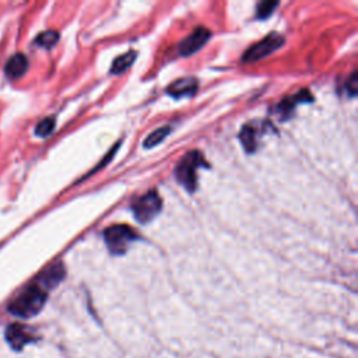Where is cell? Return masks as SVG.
<instances>
[{
	"label": "cell",
	"mask_w": 358,
	"mask_h": 358,
	"mask_svg": "<svg viewBox=\"0 0 358 358\" xmlns=\"http://www.w3.org/2000/svg\"><path fill=\"white\" fill-rule=\"evenodd\" d=\"M59 32L55 31V29H48V31H43L41 32L36 38H35V45L39 46V48H45V49H50L53 48L57 41H59Z\"/></svg>",
	"instance_id": "13"
},
{
	"label": "cell",
	"mask_w": 358,
	"mask_h": 358,
	"mask_svg": "<svg viewBox=\"0 0 358 358\" xmlns=\"http://www.w3.org/2000/svg\"><path fill=\"white\" fill-rule=\"evenodd\" d=\"M278 6V3L277 1H262V3H259L257 4V8H256V14H257V17L259 18H267L271 13H273V10L275 8Z\"/></svg>",
	"instance_id": "16"
},
{
	"label": "cell",
	"mask_w": 358,
	"mask_h": 358,
	"mask_svg": "<svg viewBox=\"0 0 358 358\" xmlns=\"http://www.w3.org/2000/svg\"><path fill=\"white\" fill-rule=\"evenodd\" d=\"M136 55H137L136 52L130 50V52H126V53L117 56V57L113 60V63H112L110 73H112V74H120V73L126 71V70L133 64V62L136 60Z\"/></svg>",
	"instance_id": "11"
},
{
	"label": "cell",
	"mask_w": 358,
	"mask_h": 358,
	"mask_svg": "<svg viewBox=\"0 0 358 358\" xmlns=\"http://www.w3.org/2000/svg\"><path fill=\"white\" fill-rule=\"evenodd\" d=\"M103 239L110 253L123 255L130 243L137 239V234L129 225L117 224L105 229Z\"/></svg>",
	"instance_id": "3"
},
{
	"label": "cell",
	"mask_w": 358,
	"mask_h": 358,
	"mask_svg": "<svg viewBox=\"0 0 358 358\" xmlns=\"http://www.w3.org/2000/svg\"><path fill=\"white\" fill-rule=\"evenodd\" d=\"M211 38V31L206 27H197L192 34H189L180 43H179V53L182 56H189L199 49H201L208 39Z\"/></svg>",
	"instance_id": "8"
},
{
	"label": "cell",
	"mask_w": 358,
	"mask_h": 358,
	"mask_svg": "<svg viewBox=\"0 0 358 358\" xmlns=\"http://www.w3.org/2000/svg\"><path fill=\"white\" fill-rule=\"evenodd\" d=\"M46 299L48 291L41 288L36 282H32L8 303V312L17 317L28 319L42 310Z\"/></svg>",
	"instance_id": "1"
},
{
	"label": "cell",
	"mask_w": 358,
	"mask_h": 358,
	"mask_svg": "<svg viewBox=\"0 0 358 358\" xmlns=\"http://www.w3.org/2000/svg\"><path fill=\"white\" fill-rule=\"evenodd\" d=\"M199 87V83L193 77H183L173 83H171L166 87V92L173 98H183L193 95Z\"/></svg>",
	"instance_id": "9"
},
{
	"label": "cell",
	"mask_w": 358,
	"mask_h": 358,
	"mask_svg": "<svg viewBox=\"0 0 358 358\" xmlns=\"http://www.w3.org/2000/svg\"><path fill=\"white\" fill-rule=\"evenodd\" d=\"M162 208V200L155 189L136 199L131 204L133 214L138 222L147 224L154 220Z\"/></svg>",
	"instance_id": "4"
},
{
	"label": "cell",
	"mask_w": 358,
	"mask_h": 358,
	"mask_svg": "<svg viewBox=\"0 0 358 358\" xmlns=\"http://www.w3.org/2000/svg\"><path fill=\"white\" fill-rule=\"evenodd\" d=\"M358 78H357V73L354 71L352 74H351V77L348 78V83H347V91H348V94L351 95V96H354L355 94H357V90H358Z\"/></svg>",
	"instance_id": "17"
},
{
	"label": "cell",
	"mask_w": 358,
	"mask_h": 358,
	"mask_svg": "<svg viewBox=\"0 0 358 358\" xmlns=\"http://www.w3.org/2000/svg\"><path fill=\"white\" fill-rule=\"evenodd\" d=\"M239 140H241L245 151H248V152H253L257 147V144H256V131L249 124L242 127V130L239 133Z\"/></svg>",
	"instance_id": "12"
},
{
	"label": "cell",
	"mask_w": 358,
	"mask_h": 358,
	"mask_svg": "<svg viewBox=\"0 0 358 358\" xmlns=\"http://www.w3.org/2000/svg\"><path fill=\"white\" fill-rule=\"evenodd\" d=\"M284 43V36L278 32H271L267 36H264L262 41H259L257 43L252 45L242 56V60L246 63H252V62H257L268 55H271L273 52H275L278 48H281Z\"/></svg>",
	"instance_id": "5"
},
{
	"label": "cell",
	"mask_w": 358,
	"mask_h": 358,
	"mask_svg": "<svg viewBox=\"0 0 358 358\" xmlns=\"http://www.w3.org/2000/svg\"><path fill=\"white\" fill-rule=\"evenodd\" d=\"M28 64H29V62H28V59H27V56L24 53H21V52L14 53L6 62L4 73L11 80L20 78V77H22L27 73Z\"/></svg>",
	"instance_id": "10"
},
{
	"label": "cell",
	"mask_w": 358,
	"mask_h": 358,
	"mask_svg": "<svg viewBox=\"0 0 358 358\" xmlns=\"http://www.w3.org/2000/svg\"><path fill=\"white\" fill-rule=\"evenodd\" d=\"M169 133V127L168 126H162V127H158L157 130L151 131L148 134V137L144 140V147L145 148H152L155 147L157 144H159Z\"/></svg>",
	"instance_id": "14"
},
{
	"label": "cell",
	"mask_w": 358,
	"mask_h": 358,
	"mask_svg": "<svg viewBox=\"0 0 358 358\" xmlns=\"http://www.w3.org/2000/svg\"><path fill=\"white\" fill-rule=\"evenodd\" d=\"M201 165H206V162L199 151H190L185 154V157L176 165V179L186 187L187 192H194L197 186V168Z\"/></svg>",
	"instance_id": "2"
},
{
	"label": "cell",
	"mask_w": 358,
	"mask_h": 358,
	"mask_svg": "<svg viewBox=\"0 0 358 358\" xmlns=\"http://www.w3.org/2000/svg\"><path fill=\"white\" fill-rule=\"evenodd\" d=\"M55 126H56V120L53 116L45 117L41 122H38V124L35 126V134L39 137H46L55 130Z\"/></svg>",
	"instance_id": "15"
},
{
	"label": "cell",
	"mask_w": 358,
	"mask_h": 358,
	"mask_svg": "<svg viewBox=\"0 0 358 358\" xmlns=\"http://www.w3.org/2000/svg\"><path fill=\"white\" fill-rule=\"evenodd\" d=\"M6 340L14 350H22L24 345L36 340L32 329L22 323H11L6 329Z\"/></svg>",
	"instance_id": "6"
},
{
	"label": "cell",
	"mask_w": 358,
	"mask_h": 358,
	"mask_svg": "<svg viewBox=\"0 0 358 358\" xmlns=\"http://www.w3.org/2000/svg\"><path fill=\"white\" fill-rule=\"evenodd\" d=\"M66 275V268L62 262H55L49 264L46 268H43L35 278L34 282H36L41 288L45 291H49L55 287H57Z\"/></svg>",
	"instance_id": "7"
}]
</instances>
